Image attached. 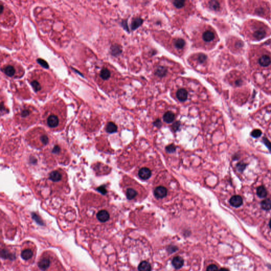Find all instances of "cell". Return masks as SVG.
Returning a JSON list of instances; mask_svg holds the SVG:
<instances>
[{
	"instance_id": "5",
	"label": "cell",
	"mask_w": 271,
	"mask_h": 271,
	"mask_svg": "<svg viewBox=\"0 0 271 271\" xmlns=\"http://www.w3.org/2000/svg\"><path fill=\"white\" fill-rule=\"evenodd\" d=\"M38 113L36 110L30 106H24L17 114L19 123L24 126H29L36 122Z\"/></svg>"
},
{
	"instance_id": "26",
	"label": "cell",
	"mask_w": 271,
	"mask_h": 271,
	"mask_svg": "<svg viewBox=\"0 0 271 271\" xmlns=\"http://www.w3.org/2000/svg\"><path fill=\"white\" fill-rule=\"evenodd\" d=\"M106 130L108 133L112 134L115 133L117 130V126L112 122H109L106 127Z\"/></svg>"
},
{
	"instance_id": "31",
	"label": "cell",
	"mask_w": 271,
	"mask_h": 271,
	"mask_svg": "<svg viewBox=\"0 0 271 271\" xmlns=\"http://www.w3.org/2000/svg\"><path fill=\"white\" fill-rule=\"evenodd\" d=\"M174 6L177 8H181L183 7L185 4V1H175L173 2Z\"/></svg>"
},
{
	"instance_id": "29",
	"label": "cell",
	"mask_w": 271,
	"mask_h": 271,
	"mask_svg": "<svg viewBox=\"0 0 271 271\" xmlns=\"http://www.w3.org/2000/svg\"><path fill=\"white\" fill-rule=\"evenodd\" d=\"M257 194L259 197H265L267 195V191L263 186H260L257 189Z\"/></svg>"
},
{
	"instance_id": "8",
	"label": "cell",
	"mask_w": 271,
	"mask_h": 271,
	"mask_svg": "<svg viewBox=\"0 0 271 271\" xmlns=\"http://www.w3.org/2000/svg\"><path fill=\"white\" fill-rule=\"evenodd\" d=\"M263 78L262 81L259 82V84L266 92L271 94V70H267L265 73L260 75Z\"/></svg>"
},
{
	"instance_id": "36",
	"label": "cell",
	"mask_w": 271,
	"mask_h": 271,
	"mask_svg": "<svg viewBox=\"0 0 271 271\" xmlns=\"http://www.w3.org/2000/svg\"><path fill=\"white\" fill-rule=\"evenodd\" d=\"M154 125L157 127H159L161 125V121L159 119H157L154 122Z\"/></svg>"
},
{
	"instance_id": "17",
	"label": "cell",
	"mask_w": 271,
	"mask_h": 271,
	"mask_svg": "<svg viewBox=\"0 0 271 271\" xmlns=\"http://www.w3.org/2000/svg\"><path fill=\"white\" fill-rule=\"evenodd\" d=\"M50 262L48 258H42L38 262V265L39 269L42 271H46L50 267Z\"/></svg>"
},
{
	"instance_id": "40",
	"label": "cell",
	"mask_w": 271,
	"mask_h": 271,
	"mask_svg": "<svg viewBox=\"0 0 271 271\" xmlns=\"http://www.w3.org/2000/svg\"><path fill=\"white\" fill-rule=\"evenodd\" d=\"M269 227H270L271 229V220H270V221H269Z\"/></svg>"
},
{
	"instance_id": "11",
	"label": "cell",
	"mask_w": 271,
	"mask_h": 271,
	"mask_svg": "<svg viewBox=\"0 0 271 271\" xmlns=\"http://www.w3.org/2000/svg\"><path fill=\"white\" fill-rule=\"evenodd\" d=\"M97 219L99 221L102 223L106 222L110 219V216L108 211L106 209L99 210L96 214Z\"/></svg>"
},
{
	"instance_id": "30",
	"label": "cell",
	"mask_w": 271,
	"mask_h": 271,
	"mask_svg": "<svg viewBox=\"0 0 271 271\" xmlns=\"http://www.w3.org/2000/svg\"><path fill=\"white\" fill-rule=\"evenodd\" d=\"M261 206L262 208L265 210H269L271 209V200L270 199H267L264 200L261 202Z\"/></svg>"
},
{
	"instance_id": "34",
	"label": "cell",
	"mask_w": 271,
	"mask_h": 271,
	"mask_svg": "<svg viewBox=\"0 0 271 271\" xmlns=\"http://www.w3.org/2000/svg\"><path fill=\"white\" fill-rule=\"evenodd\" d=\"M166 150L169 153H173L175 151L176 147L174 145H170L166 147Z\"/></svg>"
},
{
	"instance_id": "35",
	"label": "cell",
	"mask_w": 271,
	"mask_h": 271,
	"mask_svg": "<svg viewBox=\"0 0 271 271\" xmlns=\"http://www.w3.org/2000/svg\"><path fill=\"white\" fill-rule=\"evenodd\" d=\"M218 268L216 265L211 264L207 267V271H218Z\"/></svg>"
},
{
	"instance_id": "38",
	"label": "cell",
	"mask_w": 271,
	"mask_h": 271,
	"mask_svg": "<svg viewBox=\"0 0 271 271\" xmlns=\"http://www.w3.org/2000/svg\"><path fill=\"white\" fill-rule=\"evenodd\" d=\"M179 126H180V124H179L178 122H175V123L173 125V127H175L174 128V129H177L178 127H179Z\"/></svg>"
},
{
	"instance_id": "20",
	"label": "cell",
	"mask_w": 271,
	"mask_h": 271,
	"mask_svg": "<svg viewBox=\"0 0 271 271\" xmlns=\"http://www.w3.org/2000/svg\"><path fill=\"white\" fill-rule=\"evenodd\" d=\"M174 119L175 114L171 111L166 112L163 116V120L166 123H171L174 121Z\"/></svg>"
},
{
	"instance_id": "18",
	"label": "cell",
	"mask_w": 271,
	"mask_h": 271,
	"mask_svg": "<svg viewBox=\"0 0 271 271\" xmlns=\"http://www.w3.org/2000/svg\"><path fill=\"white\" fill-rule=\"evenodd\" d=\"M188 93L187 91L184 89L178 90L176 92V97L180 101H185L188 99Z\"/></svg>"
},
{
	"instance_id": "6",
	"label": "cell",
	"mask_w": 271,
	"mask_h": 271,
	"mask_svg": "<svg viewBox=\"0 0 271 271\" xmlns=\"http://www.w3.org/2000/svg\"><path fill=\"white\" fill-rule=\"evenodd\" d=\"M40 72L34 73L31 76L29 82L34 91L37 93H42L47 89L46 80H48V76L47 74L42 73L43 72Z\"/></svg>"
},
{
	"instance_id": "33",
	"label": "cell",
	"mask_w": 271,
	"mask_h": 271,
	"mask_svg": "<svg viewBox=\"0 0 271 271\" xmlns=\"http://www.w3.org/2000/svg\"><path fill=\"white\" fill-rule=\"evenodd\" d=\"M261 135H262V131L259 129L254 130L252 131V133H251V135L254 138H258L261 136Z\"/></svg>"
},
{
	"instance_id": "1",
	"label": "cell",
	"mask_w": 271,
	"mask_h": 271,
	"mask_svg": "<svg viewBox=\"0 0 271 271\" xmlns=\"http://www.w3.org/2000/svg\"><path fill=\"white\" fill-rule=\"evenodd\" d=\"M43 118L44 123L49 128L58 131L63 129L66 122V110L58 103L50 104L46 108Z\"/></svg>"
},
{
	"instance_id": "7",
	"label": "cell",
	"mask_w": 271,
	"mask_h": 271,
	"mask_svg": "<svg viewBox=\"0 0 271 271\" xmlns=\"http://www.w3.org/2000/svg\"><path fill=\"white\" fill-rule=\"evenodd\" d=\"M66 177L64 175L63 171L59 169L55 170L51 172L50 174L48 180L50 181V184H52L54 189H59L63 186V184L66 183Z\"/></svg>"
},
{
	"instance_id": "25",
	"label": "cell",
	"mask_w": 271,
	"mask_h": 271,
	"mask_svg": "<svg viewBox=\"0 0 271 271\" xmlns=\"http://www.w3.org/2000/svg\"><path fill=\"white\" fill-rule=\"evenodd\" d=\"M174 45L177 49L182 50L185 46V42L183 39L178 38V39L175 40L174 42Z\"/></svg>"
},
{
	"instance_id": "37",
	"label": "cell",
	"mask_w": 271,
	"mask_h": 271,
	"mask_svg": "<svg viewBox=\"0 0 271 271\" xmlns=\"http://www.w3.org/2000/svg\"><path fill=\"white\" fill-rule=\"evenodd\" d=\"M264 142L265 143V144L267 145V146L269 147V148L270 149H271V144L269 142V141L267 140V139H264Z\"/></svg>"
},
{
	"instance_id": "14",
	"label": "cell",
	"mask_w": 271,
	"mask_h": 271,
	"mask_svg": "<svg viewBox=\"0 0 271 271\" xmlns=\"http://www.w3.org/2000/svg\"><path fill=\"white\" fill-rule=\"evenodd\" d=\"M216 34L213 30H208L203 32L202 38L203 40L206 42H211L216 39Z\"/></svg>"
},
{
	"instance_id": "22",
	"label": "cell",
	"mask_w": 271,
	"mask_h": 271,
	"mask_svg": "<svg viewBox=\"0 0 271 271\" xmlns=\"http://www.w3.org/2000/svg\"><path fill=\"white\" fill-rule=\"evenodd\" d=\"M32 256H33V252L29 249H27L23 250L21 253V257L26 261L30 259Z\"/></svg>"
},
{
	"instance_id": "15",
	"label": "cell",
	"mask_w": 271,
	"mask_h": 271,
	"mask_svg": "<svg viewBox=\"0 0 271 271\" xmlns=\"http://www.w3.org/2000/svg\"><path fill=\"white\" fill-rule=\"evenodd\" d=\"M138 175L140 178L146 180L152 175V172L147 167H142L139 171Z\"/></svg>"
},
{
	"instance_id": "10",
	"label": "cell",
	"mask_w": 271,
	"mask_h": 271,
	"mask_svg": "<svg viewBox=\"0 0 271 271\" xmlns=\"http://www.w3.org/2000/svg\"><path fill=\"white\" fill-rule=\"evenodd\" d=\"M17 67L15 66L14 65L8 64H6L3 68V70L4 73L9 77L17 76Z\"/></svg>"
},
{
	"instance_id": "3",
	"label": "cell",
	"mask_w": 271,
	"mask_h": 271,
	"mask_svg": "<svg viewBox=\"0 0 271 271\" xmlns=\"http://www.w3.org/2000/svg\"><path fill=\"white\" fill-rule=\"evenodd\" d=\"M250 64L258 70L271 68V53L261 47H255L249 53Z\"/></svg>"
},
{
	"instance_id": "27",
	"label": "cell",
	"mask_w": 271,
	"mask_h": 271,
	"mask_svg": "<svg viewBox=\"0 0 271 271\" xmlns=\"http://www.w3.org/2000/svg\"><path fill=\"white\" fill-rule=\"evenodd\" d=\"M209 6L211 9L215 11H218L220 10V4L217 1H211L209 2Z\"/></svg>"
},
{
	"instance_id": "24",
	"label": "cell",
	"mask_w": 271,
	"mask_h": 271,
	"mask_svg": "<svg viewBox=\"0 0 271 271\" xmlns=\"http://www.w3.org/2000/svg\"><path fill=\"white\" fill-rule=\"evenodd\" d=\"M142 22H143V20L140 18H135L133 20V21L131 23V29L133 30H135L142 25Z\"/></svg>"
},
{
	"instance_id": "9",
	"label": "cell",
	"mask_w": 271,
	"mask_h": 271,
	"mask_svg": "<svg viewBox=\"0 0 271 271\" xmlns=\"http://www.w3.org/2000/svg\"><path fill=\"white\" fill-rule=\"evenodd\" d=\"M250 10L251 12H253L254 14L265 17H267L269 11V9L267 8V5L263 4H255L254 7H252Z\"/></svg>"
},
{
	"instance_id": "39",
	"label": "cell",
	"mask_w": 271,
	"mask_h": 271,
	"mask_svg": "<svg viewBox=\"0 0 271 271\" xmlns=\"http://www.w3.org/2000/svg\"><path fill=\"white\" fill-rule=\"evenodd\" d=\"M218 271H228V269H225V268H222L221 269H219Z\"/></svg>"
},
{
	"instance_id": "19",
	"label": "cell",
	"mask_w": 271,
	"mask_h": 271,
	"mask_svg": "<svg viewBox=\"0 0 271 271\" xmlns=\"http://www.w3.org/2000/svg\"><path fill=\"white\" fill-rule=\"evenodd\" d=\"M172 264L175 269H179L183 265L184 261L180 256H176L173 259Z\"/></svg>"
},
{
	"instance_id": "21",
	"label": "cell",
	"mask_w": 271,
	"mask_h": 271,
	"mask_svg": "<svg viewBox=\"0 0 271 271\" xmlns=\"http://www.w3.org/2000/svg\"><path fill=\"white\" fill-rule=\"evenodd\" d=\"M138 270L139 271H150L151 266L148 262L142 261L139 265Z\"/></svg>"
},
{
	"instance_id": "4",
	"label": "cell",
	"mask_w": 271,
	"mask_h": 271,
	"mask_svg": "<svg viewBox=\"0 0 271 271\" xmlns=\"http://www.w3.org/2000/svg\"><path fill=\"white\" fill-rule=\"evenodd\" d=\"M26 139L29 144L39 149L46 146L50 142L47 133L41 128H35L29 131Z\"/></svg>"
},
{
	"instance_id": "23",
	"label": "cell",
	"mask_w": 271,
	"mask_h": 271,
	"mask_svg": "<svg viewBox=\"0 0 271 271\" xmlns=\"http://www.w3.org/2000/svg\"><path fill=\"white\" fill-rule=\"evenodd\" d=\"M167 72V68L165 67L159 66L156 70L155 73L157 76H158L159 78H163L166 75Z\"/></svg>"
},
{
	"instance_id": "12",
	"label": "cell",
	"mask_w": 271,
	"mask_h": 271,
	"mask_svg": "<svg viewBox=\"0 0 271 271\" xmlns=\"http://www.w3.org/2000/svg\"><path fill=\"white\" fill-rule=\"evenodd\" d=\"M111 75V73L108 68L103 67L98 73V79L102 81H108L109 80Z\"/></svg>"
},
{
	"instance_id": "16",
	"label": "cell",
	"mask_w": 271,
	"mask_h": 271,
	"mask_svg": "<svg viewBox=\"0 0 271 271\" xmlns=\"http://www.w3.org/2000/svg\"><path fill=\"white\" fill-rule=\"evenodd\" d=\"M230 205L234 207H239L243 204V199L239 195H235L230 199Z\"/></svg>"
},
{
	"instance_id": "2",
	"label": "cell",
	"mask_w": 271,
	"mask_h": 271,
	"mask_svg": "<svg viewBox=\"0 0 271 271\" xmlns=\"http://www.w3.org/2000/svg\"><path fill=\"white\" fill-rule=\"evenodd\" d=\"M243 32L247 39L252 41L262 40L271 34V30L267 25L256 20H249L245 23Z\"/></svg>"
},
{
	"instance_id": "28",
	"label": "cell",
	"mask_w": 271,
	"mask_h": 271,
	"mask_svg": "<svg viewBox=\"0 0 271 271\" xmlns=\"http://www.w3.org/2000/svg\"><path fill=\"white\" fill-rule=\"evenodd\" d=\"M126 194L127 198L129 199V200H132L134 197H136V195H137V192L134 189H131V188L128 189L127 191H126Z\"/></svg>"
},
{
	"instance_id": "32",
	"label": "cell",
	"mask_w": 271,
	"mask_h": 271,
	"mask_svg": "<svg viewBox=\"0 0 271 271\" xmlns=\"http://www.w3.org/2000/svg\"><path fill=\"white\" fill-rule=\"evenodd\" d=\"M207 57L206 55L203 54H200L197 56V61L200 63H203L207 60Z\"/></svg>"
},
{
	"instance_id": "13",
	"label": "cell",
	"mask_w": 271,
	"mask_h": 271,
	"mask_svg": "<svg viewBox=\"0 0 271 271\" xmlns=\"http://www.w3.org/2000/svg\"><path fill=\"white\" fill-rule=\"evenodd\" d=\"M167 189L162 186H158L154 190V195L157 199H162L165 197L167 195Z\"/></svg>"
}]
</instances>
